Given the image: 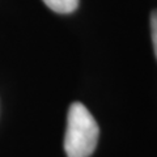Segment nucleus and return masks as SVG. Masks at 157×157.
Returning a JSON list of instances; mask_svg holds the SVG:
<instances>
[{"mask_svg":"<svg viewBox=\"0 0 157 157\" xmlns=\"http://www.w3.org/2000/svg\"><path fill=\"white\" fill-rule=\"evenodd\" d=\"M100 127L90 111L81 104L73 102L68 109L64 151L67 157H90L94 152Z\"/></svg>","mask_w":157,"mask_h":157,"instance_id":"f257e3e1","label":"nucleus"},{"mask_svg":"<svg viewBox=\"0 0 157 157\" xmlns=\"http://www.w3.org/2000/svg\"><path fill=\"white\" fill-rule=\"evenodd\" d=\"M43 3L56 13H71L78 6V0H43Z\"/></svg>","mask_w":157,"mask_h":157,"instance_id":"f03ea898","label":"nucleus"},{"mask_svg":"<svg viewBox=\"0 0 157 157\" xmlns=\"http://www.w3.org/2000/svg\"><path fill=\"white\" fill-rule=\"evenodd\" d=\"M151 36H152V43H153V48H155V55L157 59V9L151 14Z\"/></svg>","mask_w":157,"mask_h":157,"instance_id":"7ed1b4c3","label":"nucleus"}]
</instances>
